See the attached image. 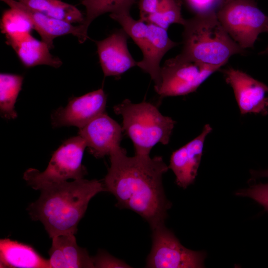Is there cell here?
Wrapping results in <instances>:
<instances>
[{
	"label": "cell",
	"mask_w": 268,
	"mask_h": 268,
	"mask_svg": "<svg viewBox=\"0 0 268 268\" xmlns=\"http://www.w3.org/2000/svg\"><path fill=\"white\" fill-rule=\"evenodd\" d=\"M109 156L111 165L103 184L118 206L135 212L151 228L164 224L171 203L162 185V176L169 168L162 157H129L121 147Z\"/></svg>",
	"instance_id": "obj_1"
},
{
	"label": "cell",
	"mask_w": 268,
	"mask_h": 268,
	"mask_svg": "<svg viewBox=\"0 0 268 268\" xmlns=\"http://www.w3.org/2000/svg\"><path fill=\"white\" fill-rule=\"evenodd\" d=\"M39 199L27 210L32 220L40 221L49 237L75 234L91 199L105 190L103 182L83 178L43 187Z\"/></svg>",
	"instance_id": "obj_2"
},
{
	"label": "cell",
	"mask_w": 268,
	"mask_h": 268,
	"mask_svg": "<svg viewBox=\"0 0 268 268\" xmlns=\"http://www.w3.org/2000/svg\"><path fill=\"white\" fill-rule=\"evenodd\" d=\"M181 54L192 60L221 67L232 56L246 54L222 25L216 12L196 14L183 25Z\"/></svg>",
	"instance_id": "obj_3"
},
{
	"label": "cell",
	"mask_w": 268,
	"mask_h": 268,
	"mask_svg": "<svg viewBox=\"0 0 268 268\" xmlns=\"http://www.w3.org/2000/svg\"><path fill=\"white\" fill-rule=\"evenodd\" d=\"M114 110L123 117V130L132 140L135 155H149L157 143H169L176 122L163 116L151 103H133L125 99Z\"/></svg>",
	"instance_id": "obj_4"
},
{
	"label": "cell",
	"mask_w": 268,
	"mask_h": 268,
	"mask_svg": "<svg viewBox=\"0 0 268 268\" xmlns=\"http://www.w3.org/2000/svg\"><path fill=\"white\" fill-rule=\"evenodd\" d=\"M123 29L141 50L143 59L136 66L148 73L153 80L156 91L161 82L160 63L165 54L179 44L169 37L167 30L150 23L134 19L130 11L111 13Z\"/></svg>",
	"instance_id": "obj_5"
},
{
	"label": "cell",
	"mask_w": 268,
	"mask_h": 268,
	"mask_svg": "<svg viewBox=\"0 0 268 268\" xmlns=\"http://www.w3.org/2000/svg\"><path fill=\"white\" fill-rule=\"evenodd\" d=\"M86 144L79 135L68 138L54 152L43 172L29 168L24 173L23 179L35 190L45 185L82 179L86 174L82 160Z\"/></svg>",
	"instance_id": "obj_6"
},
{
	"label": "cell",
	"mask_w": 268,
	"mask_h": 268,
	"mask_svg": "<svg viewBox=\"0 0 268 268\" xmlns=\"http://www.w3.org/2000/svg\"><path fill=\"white\" fill-rule=\"evenodd\" d=\"M216 15L230 36L244 50L252 48L260 34L268 32V16L254 0H225Z\"/></svg>",
	"instance_id": "obj_7"
},
{
	"label": "cell",
	"mask_w": 268,
	"mask_h": 268,
	"mask_svg": "<svg viewBox=\"0 0 268 268\" xmlns=\"http://www.w3.org/2000/svg\"><path fill=\"white\" fill-rule=\"evenodd\" d=\"M220 67L187 58L181 53L167 60L161 69V82L156 91L161 97L187 95L195 91Z\"/></svg>",
	"instance_id": "obj_8"
},
{
	"label": "cell",
	"mask_w": 268,
	"mask_h": 268,
	"mask_svg": "<svg viewBox=\"0 0 268 268\" xmlns=\"http://www.w3.org/2000/svg\"><path fill=\"white\" fill-rule=\"evenodd\" d=\"M152 246L146 267L152 268H193L203 267L205 254L183 246L164 225L151 228Z\"/></svg>",
	"instance_id": "obj_9"
},
{
	"label": "cell",
	"mask_w": 268,
	"mask_h": 268,
	"mask_svg": "<svg viewBox=\"0 0 268 268\" xmlns=\"http://www.w3.org/2000/svg\"><path fill=\"white\" fill-rule=\"evenodd\" d=\"M222 72L233 90L241 114L268 113V85L239 69L228 67Z\"/></svg>",
	"instance_id": "obj_10"
},
{
	"label": "cell",
	"mask_w": 268,
	"mask_h": 268,
	"mask_svg": "<svg viewBox=\"0 0 268 268\" xmlns=\"http://www.w3.org/2000/svg\"><path fill=\"white\" fill-rule=\"evenodd\" d=\"M107 97L102 88L70 99L65 108L52 115L54 127L75 126L79 129L97 116L105 113Z\"/></svg>",
	"instance_id": "obj_11"
},
{
	"label": "cell",
	"mask_w": 268,
	"mask_h": 268,
	"mask_svg": "<svg viewBox=\"0 0 268 268\" xmlns=\"http://www.w3.org/2000/svg\"><path fill=\"white\" fill-rule=\"evenodd\" d=\"M122 130L117 122L104 113L79 129L78 134L90 154L99 158L110 155L121 147Z\"/></svg>",
	"instance_id": "obj_12"
},
{
	"label": "cell",
	"mask_w": 268,
	"mask_h": 268,
	"mask_svg": "<svg viewBox=\"0 0 268 268\" xmlns=\"http://www.w3.org/2000/svg\"><path fill=\"white\" fill-rule=\"evenodd\" d=\"M211 131L210 126L205 125L198 136L172 153L169 168L175 174L176 183L179 187L186 189L194 182L205 139Z\"/></svg>",
	"instance_id": "obj_13"
},
{
	"label": "cell",
	"mask_w": 268,
	"mask_h": 268,
	"mask_svg": "<svg viewBox=\"0 0 268 268\" xmlns=\"http://www.w3.org/2000/svg\"><path fill=\"white\" fill-rule=\"evenodd\" d=\"M128 34L122 29L96 41L97 53L105 76L120 75L136 66L127 45Z\"/></svg>",
	"instance_id": "obj_14"
},
{
	"label": "cell",
	"mask_w": 268,
	"mask_h": 268,
	"mask_svg": "<svg viewBox=\"0 0 268 268\" xmlns=\"http://www.w3.org/2000/svg\"><path fill=\"white\" fill-rule=\"evenodd\" d=\"M1 0L10 8L17 10L26 16L50 50L54 47V39L60 36L72 34L77 37L80 43L88 38L80 24L74 26L71 23L51 17L15 0Z\"/></svg>",
	"instance_id": "obj_15"
},
{
	"label": "cell",
	"mask_w": 268,
	"mask_h": 268,
	"mask_svg": "<svg viewBox=\"0 0 268 268\" xmlns=\"http://www.w3.org/2000/svg\"><path fill=\"white\" fill-rule=\"evenodd\" d=\"M49 251L50 268H94L87 251L78 246L74 234H63L52 238Z\"/></svg>",
	"instance_id": "obj_16"
},
{
	"label": "cell",
	"mask_w": 268,
	"mask_h": 268,
	"mask_svg": "<svg viewBox=\"0 0 268 268\" xmlns=\"http://www.w3.org/2000/svg\"><path fill=\"white\" fill-rule=\"evenodd\" d=\"M0 268H50V265L31 245L6 238L0 240Z\"/></svg>",
	"instance_id": "obj_17"
},
{
	"label": "cell",
	"mask_w": 268,
	"mask_h": 268,
	"mask_svg": "<svg viewBox=\"0 0 268 268\" xmlns=\"http://www.w3.org/2000/svg\"><path fill=\"white\" fill-rule=\"evenodd\" d=\"M6 43L13 48L26 67L45 65L58 68L62 65L59 58L51 54L47 44L37 40L31 33L17 39L6 40Z\"/></svg>",
	"instance_id": "obj_18"
},
{
	"label": "cell",
	"mask_w": 268,
	"mask_h": 268,
	"mask_svg": "<svg viewBox=\"0 0 268 268\" xmlns=\"http://www.w3.org/2000/svg\"><path fill=\"white\" fill-rule=\"evenodd\" d=\"M138 7L139 19L166 30L172 24L183 26L186 22L180 0H138Z\"/></svg>",
	"instance_id": "obj_19"
},
{
	"label": "cell",
	"mask_w": 268,
	"mask_h": 268,
	"mask_svg": "<svg viewBox=\"0 0 268 268\" xmlns=\"http://www.w3.org/2000/svg\"><path fill=\"white\" fill-rule=\"evenodd\" d=\"M45 15L67 22L83 23L84 17L74 6L60 0H15Z\"/></svg>",
	"instance_id": "obj_20"
},
{
	"label": "cell",
	"mask_w": 268,
	"mask_h": 268,
	"mask_svg": "<svg viewBox=\"0 0 268 268\" xmlns=\"http://www.w3.org/2000/svg\"><path fill=\"white\" fill-rule=\"evenodd\" d=\"M23 77L20 75L1 73L0 74V111L1 117L15 119L17 113L14 105L21 90Z\"/></svg>",
	"instance_id": "obj_21"
},
{
	"label": "cell",
	"mask_w": 268,
	"mask_h": 268,
	"mask_svg": "<svg viewBox=\"0 0 268 268\" xmlns=\"http://www.w3.org/2000/svg\"><path fill=\"white\" fill-rule=\"evenodd\" d=\"M136 0H81L86 10L85 17L80 24L85 34L91 23L97 17L105 13H116L130 11Z\"/></svg>",
	"instance_id": "obj_22"
},
{
	"label": "cell",
	"mask_w": 268,
	"mask_h": 268,
	"mask_svg": "<svg viewBox=\"0 0 268 268\" xmlns=\"http://www.w3.org/2000/svg\"><path fill=\"white\" fill-rule=\"evenodd\" d=\"M0 28L1 32L5 35L6 40L15 39L31 33L34 29L32 23L26 16L11 8L2 14Z\"/></svg>",
	"instance_id": "obj_23"
},
{
	"label": "cell",
	"mask_w": 268,
	"mask_h": 268,
	"mask_svg": "<svg viewBox=\"0 0 268 268\" xmlns=\"http://www.w3.org/2000/svg\"><path fill=\"white\" fill-rule=\"evenodd\" d=\"M236 195L252 199L268 211V184L255 185L248 189L238 191Z\"/></svg>",
	"instance_id": "obj_24"
},
{
	"label": "cell",
	"mask_w": 268,
	"mask_h": 268,
	"mask_svg": "<svg viewBox=\"0 0 268 268\" xmlns=\"http://www.w3.org/2000/svg\"><path fill=\"white\" fill-rule=\"evenodd\" d=\"M93 258L94 268H131L125 262L116 258L104 251H99Z\"/></svg>",
	"instance_id": "obj_25"
},
{
	"label": "cell",
	"mask_w": 268,
	"mask_h": 268,
	"mask_svg": "<svg viewBox=\"0 0 268 268\" xmlns=\"http://www.w3.org/2000/svg\"><path fill=\"white\" fill-rule=\"evenodd\" d=\"M196 14L216 12L225 0H185Z\"/></svg>",
	"instance_id": "obj_26"
},
{
	"label": "cell",
	"mask_w": 268,
	"mask_h": 268,
	"mask_svg": "<svg viewBox=\"0 0 268 268\" xmlns=\"http://www.w3.org/2000/svg\"><path fill=\"white\" fill-rule=\"evenodd\" d=\"M252 175L259 177H268V170L263 171H253Z\"/></svg>",
	"instance_id": "obj_27"
},
{
	"label": "cell",
	"mask_w": 268,
	"mask_h": 268,
	"mask_svg": "<svg viewBox=\"0 0 268 268\" xmlns=\"http://www.w3.org/2000/svg\"><path fill=\"white\" fill-rule=\"evenodd\" d=\"M261 55H268V46L265 50L260 53Z\"/></svg>",
	"instance_id": "obj_28"
}]
</instances>
